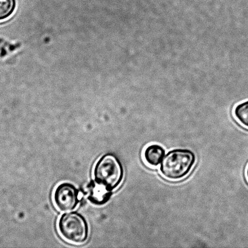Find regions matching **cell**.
<instances>
[{
    "label": "cell",
    "mask_w": 248,
    "mask_h": 248,
    "mask_svg": "<svg viewBox=\"0 0 248 248\" xmlns=\"http://www.w3.org/2000/svg\"><path fill=\"white\" fill-rule=\"evenodd\" d=\"M196 160V155L191 150H171L165 155L160 165V172L169 181H180L190 173Z\"/></svg>",
    "instance_id": "6da1fadb"
},
{
    "label": "cell",
    "mask_w": 248,
    "mask_h": 248,
    "mask_svg": "<svg viewBox=\"0 0 248 248\" xmlns=\"http://www.w3.org/2000/svg\"><path fill=\"white\" fill-rule=\"evenodd\" d=\"M246 174H247V178L248 181V166L247 169Z\"/></svg>",
    "instance_id": "30bf717a"
},
{
    "label": "cell",
    "mask_w": 248,
    "mask_h": 248,
    "mask_svg": "<svg viewBox=\"0 0 248 248\" xmlns=\"http://www.w3.org/2000/svg\"><path fill=\"white\" fill-rule=\"evenodd\" d=\"M234 115L242 125L248 128V101L240 104L235 108Z\"/></svg>",
    "instance_id": "ba28073f"
},
{
    "label": "cell",
    "mask_w": 248,
    "mask_h": 248,
    "mask_svg": "<svg viewBox=\"0 0 248 248\" xmlns=\"http://www.w3.org/2000/svg\"><path fill=\"white\" fill-rule=\"evenodd\" d=\"M111 197V191L98 184H94L90 188L88 199L96 205H103L108 202Z\"/></svg>",
    "instance_id": "5b68a950"
},
{
    "label": "cell",
    "mask_w": 248,
    "mask_h": 248,
    "mask_svg": "<svg viewBox=\"0 0 248 248\" xmlns=\"http://www.w3.org/2000/svg\"><path fill=\"white\" fill-rule=\"evenodd\" d=\"M94 175L97 184L112 191L117 188L123 181V167L116 155L108 153L97 162Z\"/></svg>",
    "instance_id": "7a4b0ae2"
},
{
    "label": "cell",
    "mask_w": 248,
    "mask_h": 248,
    "mask_svg": "<svg viewBox=\"0 0 248 248\" xmlns=\"http://www.w3.org/2000/svg\"><path fill=\"white\" fill-rule=\"evenodd\" d=\"M82 196H83V195H82V193H80V192H79V197L80 200V199H81Z\"/></svg>",
    "instance_id": "9c48e42d"
},
{
    "label": "cell",
    "mask_w": 248,
    "mask_h": 248,
    "mask_svg": "<svg viewBox=\"0 0 248 248\" xmlns=\"http://www.w3.org/2000/svg\"><path fill=\"white\" fill-rule=\"evenodd\" d=\"M79 192L76 187L69 183H63L55 188L53 202L61 212H70L77 208L80 201Z\"/></svg>",
    "instance_id": "277c9868"
},
{
    "label": "cell",
    "mask_w": 248,
    "mask_h": 248,
    "mask_svg": "<svg viewBox=\"0 0 248 248\" xmlns=\"http://www.w3.org/2000/svg\"><path fill=\"white\" fill-rule=\"evenodd\" d=\"M58 230L61 237L69 244L82 245L88 238L89 228L86 220L77 212L65 213L61 216Z\"/></svg>",
    "instance_id": "3957f363"
},
{
    "label": "cell",
    "mask_w": 248,
    "mask_h": 248,
    "mask_svg": "<svg viewBox=\"0 0 248 248\" xmlns=\"http://www.w3.org/2000/svg\"><path fill=\"white\" fill-rule=\"evenodd\" d=\"M16 8V0H0V21L11 16Z\"/></svg>",
    "instance_id": "52a82bcc"
},
{
    "label": "cell",
    "mask_w": 248,
    "mask_h": 248,
    "mask_svg": "<svg viewBox=\"0 0 248 248\" xmlns=\"http://www.w3.org/2000/svg\"><path fill=\"white\" fill-rule=\"evenodd\" d=\"M165 155V150L161 145L151 144L148 146L143 152L146 162L152 167H156L162 162Z\"/></svg>",
    "instance_id": "8992f818"
}]
</instances>
